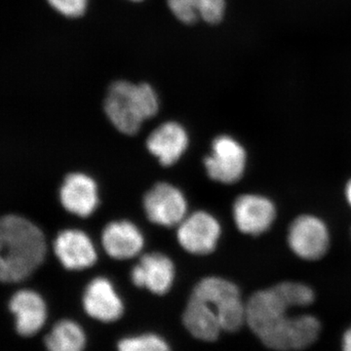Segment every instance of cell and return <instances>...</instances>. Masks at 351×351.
Segmentation results:
<instances>
[{"mask_svg":"<svg viewBox=\"0 0 351 351\" xmlns=\"http://www.w3.org/2000/svg\"><path fill=\"white\" fill-rule=\"evenodd\" d=\"M313 289L306 284L286 281L252 295L246 304V323L270 350H302L313 345L320 323L311 315L287 316L291 307L313 304Z\"/></svg>","mask_w":351,"mask_h":351,"instance_id":"6da1fadb","label":"cell"},{"mask_svg":"<svg viewBox=\"0 0 351 351\" xmlns=\"http://www.w3.org/2000/svg\"><path fill=\"white\" fill-rule=\"evenodd\" d=\"M45 237L38 226L19 215L0 219V280L16 283L27 278L43 263Z\"/></svg>","mask_w":351,"mask_h":351,"instance_id":"7a4b0ae2","label":"cell"},{"mask_svg":"<svg viewBox=\"0 0 351 351\" xmlns=\"http://www.w3.org/2000/svg\"><path fill=\"white\" fill-rule=\"evenodd\" d=\"M104 110L117 131L133 136L145 120L156 114L158 99L154 88L147 83L133 84L119 80L108 88Z\"/></svg>","mask_w":351,"mask_h":351,"instance_id":"3957f363","label":"cell"},{"mask_svg":"<svg viewBox=\"0 0 351 351\" xmlns=\"http://www.w3.org/2000/svg\"><path fill=\"white\" fill-rule=\"evenodd\" d=\"M191 295L216 308L223 331H237L246 322V304L242 302L239 289L230 281L221 277H205L196 283Z\"/></svg>","mask_w":351,"mask_h":351,"instance_id":"277c9868","label":"cell"},{"mask_svg":"<svg viewBox=\"0 0 351 351\" xmlns=\"http://www.w3.org/2000/svg\"><path fill=\"white\" fill-rule=\"evenodd\" d=\"M210 179L221 184H233L243 176L246 152L234 138L219 136L212 143V154L204 158Z\"/></svg>","mask_w":351,"mask_h":351,"instance_id":"5b68a950","label":"cell"},{"mask_svg":"<svg viewBox=\"0 0 351 351\" xmlns=\"http://www.w3.org/2000/svg\"><path fill=\"white\" fill-rule=\"evenodd\" d=\"M147 218L156 225L172 228L184 219L186 201L179 189L165 182H158L143 198Z\"/></svg>","mask_w":351,"mask_h":351,"instance_id":"8992f818","label":"cell"},{"mask_svg":"<svg viewBox=\"0 0 351 351\" xmlns=\"http://www.w3.org/2000/svg\"><path fill=\"white\" fill-rule=\"evenodd\" d=\"M178 242L193 255H207L216 248L221 226L212 215L197 211L182 219L177 228Z\"/></svg>","mask_w":351,"mask_h":351,"instance_id":"52a82bcc","label":"cell"},{"mask_svg":"<svg viewBox=\"0 0 351 351\" xmlns=\"http://www.w3.org/2000/svg\"><path fill=\"white\" fill-rule=\"evenodd\" d=\"M329 241L326 225L311 215L295 219L289 228V246L304 260H319L326 254Z\"/></svg>","mask_w":351,"mask_h":351,"instance_id":"ba28073f","label":"cell"},{"mask_svg":"<svg viewBox=\"0 0 351 351\" xmlns=\"http://www.w3.org/2000/svg\"><path fill=\"white\" fill-rule=\"evenodd\" d=\"M174 263L161 253L144 254L131 270V281L136 287L145 288L152 294L164 295L174 280Z\"/></svg>","mask_w":351,"mask_h":351,"instance_id":"9c48e42d","label":"cell"},{"mask_svg":"<svg viewBox=\"0 0 351 351\" xmlns=\"http://www.w3.org/2000/svg\"><path fill=\"white\" fill-rule=\"evenodd\" d=\"M274 203L256 195L239 196L233 205V218L240 232L260 235L267 232L276 219Z\"/></svg>","mask_w":351,"mask_h":351,"instance_id":"30bf717a","label":"cell"},{"mask_svg":"<svg viewBox=\"0 0 351 351\" xmlns=\"http://www.w3.org/2000/svg\"><path fill=\"white\" fill-rule=\"evenodd\" d=\"M82 306L90 317L101 322L119 320L124 313L123 302L112 283L104 277H96L87 284L82 295Z\"/></svg>","mask_w":351,"mask_h":351,"instance_id":"8fae6325","label":"cell"},{"mask_svg":"<svg viewBox=\"0 0 351 351\" xmlns=\"http://www.w3.org/2000/svg\"><path fill=\"white\" fill-rule=\"evenodd\" d=\"M59 199L69 213L86 218L98 204L96 182L83 173H69L59 189Z\"/></svg>","mask_w":351,"mask_h":351,"instance_id":"7c38bea8","label":"cell"},{"mask_svg":"<svg viewBox=\"0 0 351 351\" xmlns=\"http://www.w3.org/2000/svg\"><path fill=\"white\" fill-rule=\"evenodd\" d=\"M53 251L64 269L80 270L93 265L97 260L91 240L82 230H64L58 233Z\"/></svg>","mask_w":351,"mask_h":351,"instance_id":"4fadbf2b","label":"cell"},{"mask_svg":"<svg viewBox=\"0 0 351 351\" xmlns=\"http://www.w3.org/2000/svg\"><path fill=\"white\" fill-rule=\"evenodd\" d=\"M147 151L158 159L164 167L179 160L189 145L186 131L181 124L168 121L157 127L145 141Z\"/></svg>","mask_w":351,"mask_h":351,"instance_id":"5bb4252c","label":"cell"},{"mask_svg":"<svg viewBox=\"0 0 351 351\" xmlns=\"http://www.w3.org/2000/svg\"><path fill=\"white\" fill-rule=\"evenodd\" d=\"M9 311L15 315L16 330L23 337H31L43 328L47 308L41 295L32 290H19L9 301Z\"/></svg>","mask_w":351,"mask_h":351,"instance_id":"9a60e30c","label":"cell"},{"mask_svg":"<svg viewBox=\"0 0 351 351\" xmlns=\"http://www.w3.org/2000/svg\"><path fill=\"white\" fill-rule=\"evenodd\" d=\"M101 240L104 250L115 260L135 257L144 246L142 233L128 221L108 223L101 232Z\"/></svg>","mask_w":351,"mask_h":351,"instance_id":"2e32d148","label":"cell"},{"mask_svg":"<svg viewBox=\"0 0 351 351\" xmlns=\"http://www.w3.org/2000/svg\"><path fill=\"white\" fill-rule=\"evenodd\" d=\"M182 323L186 329L200 341H216L223 330L214 307L191 294L182 313Z\"/></svg>","mask_w":351,"mask_h":351,"instance_id":"e0dca14e","label":"cell"},{"mask_svg":"<svg viewBox=\"0 0 351 351\" xmlns=\"http://www.w3.org/2000/svg\"><path fill=\"white\" fill-rule=\"evenodd\" d=\"M44 345L47 351H83L86 336L75 321L60 320L44 339Z\"/></svg>","mask_w":351,"mask_h":351,"instance_id":"ac0fdd59","label":"cell"},{"mask_svg":"<svg viewBox=\"0 0 351 351\" xmlns=\"http://www.w3.org/2000/svg\"><path fill=\"white\" fill-rule=\"evenodd\" d=\"M117 348L119 351H171L167 341L156 334L122 339Z\"/></svg>","mask_w":351,"mask_h":351,"instance_id":"d6986e66","label":"cell"},{"mask_svg":"<svg viewBox=\"0 0 351 351\" xmlns=\"http://www.w3.org/2000/svg\"><path fill=\"white\" fill-rule=\"evenodd\" d=\"M170 10L184 24H193L199 16L201 0H167Z\"/></svg>","mask_w":351,"mask_h":351,"instance_id":"ffe728a7","label":"cell"},{"mask_svg":"<svg viewBox=\"0 0 351 351\" xmlns=\"http://www.w3.org/2000/svg\"><path fill=\"white\" fill-rule=\"evenodd\" d=\"M53 9L69 18H77L86 10L88 0H47Z\"/></svg>","mask_w":351,"mask_h":351,"instance_id":"44dd1931","label":"cell"},{"mask_svg":"<svg viewBox=\"0 0 351 351\" xmlns=\"http://www.w3.org/2000/svg\"><path fill=\"white\" fill-rule=\"evenodd\" d=\"M225 0H201L199 16L209 24H218L225 14Z\"/></svg>","mask_w":351,"mask_h":351,"instance_id":"7402d4cb","label":"cell"},{"mask_svg":"<svg viewBox=\"0 0 351 351\" xmlns=\"http://www.w3.org/2000/svg\"><path fill=\"white\" fill-rule=\"evenodd\" d=\"M343 350H351V328L346 332L343 336Z\"/></svg>","mask_w":351,"mask_h":351,"instance_id":"603a6c76","label":"cell"},{"mask_svg":"<svg viewBox=\"0 0 351 351\" xmlns=\"http://www.w3.org/2000/svg\"><path fill=\"white\" fill-rule=\"evenodd\" d=\"M346 199H348V203H350V205L351 206V180L350 182H348V186H346Z\"/></svg>","mask_w":351,"mask_h":351,"instance_id":"cb8c5ba5","label":"cell"},{"mask_svg":"<svg viewBox=\"0 0 351 351\" xmlns=\"http://www.w3.org/2000/svg\"><path fill=\"white\" fill-rule=\"evenodd\" d=\"M131 1H142V0H131Z\"/></svg>","mask_w":351,"mask_h":351,"instance_id":"d4e9b609","label":"cell"},{"mask_svg":"<svg viewBox=\"0 0 351 351\" xmlns=\"http://www.w3.org/2000/svg\"><path fill=\"white\" fill-rule=\"evenodd\" d=\"M343 351H351V350H343Z\"/></svg>","mask_w":351,"mask_h":351,"instance_id":"484cf974","label":"cell"}]
</instances>
